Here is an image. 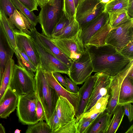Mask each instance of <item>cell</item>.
Wrapping results in <instances>:
<instances>
[{"label":"cell","mask_w":133,"mask_h":133,"mask_svg":"<svg viewBox=\"0 0 133 133\" xmlns=\"http://www.w3.org/2000/svg\"><path fill=\"white\" fill-rule=\"evenodd\" d=\"M86 47L92 56L93 72L102 73L113 76L132 61L108 44L99 46L88 45Z\"/></svg>","instance_id":"6da1fadb"},{"label":"cell","mask_w":133,"mask_h":133,"mask_svg":"<svg viewBox=\"0 0 133 133\" xmlns=\"http://www.w3.org/2000/svg\"><path fill=\"white\" fill-rule=\"evenodd\" d=\"M34 77L36 84L35 92L42 105L46 117L45 121L48 124L55 109L59 97L55 89L48 84L44 71L40 65L37 67Z\"/></svg>","instance_id":"7a4b0ae2"},{"label":"cell","mask_w":133,"mask_h":133,"mask_svg":"<svg viewBox=\"0 0 133 133\" xmlns=\"http://www.w3.org/2000/svg\"><path fill=\"white\" fill-rule=\"evenodd\" d=\"M35 27L32 28L28 34L38 54L40 66L44 71L59 72L69 75V67L56 58L42 45L37 36Z\"/></svg>","instance_id":"3957f363"},{"label":"cell","mask_w":133,"mask_h":133,"mask_svg":"<svg viewBox=\"0 0 133 133\" xmlns=\"http://www.w3.org/2000/svg\"><path fill=\"white\" fill-rule=\"evenodd\" d=\"M63 0H55L52 5L47 3L41 8L38 17L42 33L50 38L56 24L63 13Z\"/></svg>","instance_id":"277c9868"},{"label":"cell","mask_w":133,"mask_h":133,"mask_svg":"<svg viewBox=\"0 0 133 133\" xmlns=\"http://www.w3.org/2000/svg\"><path fill=\"white\" fill-rule=\"evenodd\" d=\"M9 88L19 97L35 92V77L24 69L15 64Z\"/></svg>","instance_id":"5b68a950"},{"label":"cell","mask_w":133,"mask_h":133,"mask_svg":"<svg viewBox=\"0 0 133 133\" xmlns=\"http://www.w3.org/2000/svg\"><path fill=\"white\" fill-rule=\"evenodd\" d=\"M81 29L70 38H49L62 52L72 61L78 60L85 52L86 47L81 37Z\"/></svg>","instance_id":"8992f818"},{"label":"cell","mask_w":133,"mask_h":133,"mask_svg":"<svg viewBox=\"0 0 133 133\" xmlns=\"http://www.w3.org/2000/svg\"><path fill=\"white\" fill-rule=\"evenodd\" d=\"M93 70L92 56L86 47L85 52L78 60L72 61L68 76L77 85L82 84Z\"/></svg>","instance_id":"52a82bcc"},{"label":"cell","mask_w":133,"mask_h":133,"mask_svg":"<svg viewBox=\"0 0 133 133\" xmlns=\"http://www.w3.org/2000/svg\"><path fill=\"white\" fill-rule=\"evenodd\" d=\"M37 97L35 92L18 97L16 108L19 121L25 125L34 124L39 121L36 116Z\"/></svg>","instance_id":"ba28073f"},{"label":"cell","mask_w":133,"mask_h":133,"mask_svg":"<svg viewBox=\"0 0 133 133\" xmlns=\"http://www.w3.org/2000/svg\"><path fill=\"white\" fill-rule=\"evenodd\" d=\"M104 5L101 0H82L76 9L75 15L80 28L102 13Z\"/></svg>","instance_id":"9c48e42d"},{"label":"cell","mask_w":133,"mask_h":133,"mask_svg":"<svg viewBox=\"0 0 133 133\" xmlns=\"http://www.w3.org/2000/svg\"><path fill=\"white\" fill-rule=\"evenodd\" d=\"M133 41V18L119 26L111 29L106 38L105 43L119 51Z\"/></svg>","instance_id":"30bf717a"},{"label":"cell","mask_w":133,"mask_h":133,"mask_svg":"<svg viewBox=\"0 0 133 133\" xmlns=\"http://www.w3.org/2000/svg\"><path fill=\"white\" fill-rule=\"evenodd\" d=\"M133 60L117 74L111 76L110 87V97L106 110L110 115H112L117 105L120 90L124 78L130 69L133 68Z\"/></svg>","instance_id":"8fae6325"},{"label":"cell","mask_w":133,"mask_h":133,"mask_svg":"<svg viewBox=\"0 0 133 133\" xmlns=\"http://www.w3.org/2000/svg\"><path fill=\"white\" fill-rule=\"evenodd\" d=\"M111 77L102 73H97L90 96L83 113L88 112L101 97L109 94Z\"/></svg>","instance_id":"7c38bea8"},{"label":"cell","mask_w":133,"mask_h":133,"mask_svg":"<svg viewBox=\"0 0 133 133\" xmlns=\"http://www.w3.org/2000/svg\"><path fill=\"white\" fill-rule=\"evenodd\" d=\"M15 33L17 48L25 53L37 68L40 65V61L31 37L29 34L15 29Z\"/></svg>","instance_id":"4fadbf2b"},{"label":"cell","mask_w":133,"mask_h":133,"mask_svg":"<svg viewBox=\"0 0 133 133\" xmlns=\"http://www.w3.org/2000/svg\"><path fill=\"white\" fill-rule=\"evenodd\" d=\"M44 73L48 84L55 89L58 97L61 96L66 98L73 105L75 115L78 108L79 99L78 92L76 93L71 92L64 88L56 79L52 72L44 71Z\"/></svg>","instance_id":"5bb4252c"},{"label":"cell","mask_w":133,"mask_h":133,"mask_svg":"<svg viewBox=\"0 0 133 133\" xmlns=\"http://www.w3.org/2000/svg\"><path fill=\"white\" fill-rule=\"evenodd\" d=\"M108 18V14L103 12L81 29V37L85 46L92 36L106 23Z\"/></svg>","instance_id":"9a60e30c"},{"label":"cell","mask_w":133,"mask_h":133,"mask_svg":"<svg viewBox=\"0 0 133 133\" xmlns=\"http://www.w3.org/2000/svg\"><path fill=\"white\" fill-rule=\"evenodd\" d=\"M55 109L60 120L61 127L71 121L75 117L74 106L66 98L63 97H59Z\"/></svg>","instance_id":"2e32d148"},{"label":"cell","mask_w":133,"mask_h":133,"mask_svg":"<svg viewBox=\"0 0 133 133\" xmlns=\"http://www.w3.org/2000/svg\"><path fill=\"white\" fill-rule=\"evenodd\" d=\"M97 75V73L96 72L94 75L90 76L85 81L83 85L79 89L78 109L75 115L76 119L84 112L90 96Z\"/></svg>","instance_id":"e0dca14e"},{"label":"cell","mask_w":133,"mask_h":133,"mask_svg":"<svg viewBox=\"0 0 133 133\" xmlns=\"http://www.w3.org/2000/svg\"><path fill=\"white\" fill-rule=\"evenodd\" d=\"M18 96L9 88L0 103V117L6 118L16 108Z\"/></svg>","instance_id":"ac0fdd59"},{"label":"cell","mask_w":133,"mask_h":133,"mask_svg":"<svg viewBox=\"0 0 133 133\" xmlns=\"http://www.w3.org/2000/svg\"><path fill=\"white\" fill-rule=\"evenodd\" d=\"M133 68L129 71L122 83L118 104L123 105L133 102Z\"/></svg>","instance_id":"d6986e66"},{"label":"cell","mask_w":133,"mask_h":133,"mask_svg":"<svg viewBox=\"0 0 133 133\" xmlns=\"http://www.w3.org/2000/svg\"><path fill=\"white\" fill-rule=\"evenodd\" d=\"M37 34L41 43L46 50L69 67L70 66L72 61L51 41L49 37L37 31Z\"/></svg>","instance_id":"ffe728a7"},{"label":"cell","mask_w":133,"mask_h":133,"mask_svg":"<svg viewBox=\"0 0 133 133\" xmlns=\"http://www.w3.org/2000/svg\"><path fill=\"white\" fill-rule=\"evenodd\" d=\"M112 115L105 110L93 120L84 133H106Z\"/></svg>","instance_id":"44dd1931"},{"label":"cell","mask_w":133,"mask_h":133,"mask_svg":"<svg viewBox=\"0 0 133 133\" xmlns=\"http://www.w3.org/2000/svg\"><path fill=\"white\" fill-rule=\"evenodd\" d=\"M14 53V50L5 33L0 21V62L4 70L10 58H12Z\"/></svg>","instance_id":"7402d4cb"},{"label":"cell","mask_w":133,"mask_h":133,"mask_svg":"<svg viewBox=\"0 0 133 133\" xmlns=\"http://www.w3.org/2000/svg\"><path fill=\"white\" fill-rule=\"evenodd\" d=\"M12 23L20 31L29 34L33 26L29 21L19 11L15 10L9 18Z\"/></svg>","instance_id":"603a6c76"},{"label":"cell","mask_w":133,"mask_h":133,"mask_svg":"<svg viewBox=\"0 0 133 133\" xmlns=\"http://www.w3.org/2000/svg\"><path fill=\"white\" fill-rule=\"evenodd\" d=\"M0 21L5 33L14 50L17 48L15 33V26L3 10L0 11Z\"/></svg>","instance_id":"cb8c5ba5"},{"label":"cell","mask_w":133,"mask_h":133,"mask_svg":"<svg viewBox=\"0 0 133 133\" xmlns=\"http://www.w3.org/2000/svg\"><path fill=\"white\" fill-rule=\"evenodd\" d=\"M111 29L108 20L105 24L92 36L86 46H99L106 44V38Z\"/></svg>","instance_id":"d4e9b609"},{"label":"cell","mask_w":133,"mask_h":133,"mask_svg":"<svg viewBox=\"0 0 133 133\" xmlns=\"http://www.w3.org/2000/svg\"><path fill=\"white\" fill-rule=\"evenodd\" d=\"M15 64L12 58H10L4 69L1 84L0 87V103L7 89L9 88Z\"/></svg>","instance_id":"484cf974"},{"label":"cell","mask_w":133,"mask_h":133,"mask_svg":"<svg viewBox=\"0 0 133 133\" xmlns=\"http://www.w3.org/2000/svg\"><path fill=\"white\" fill-rule=\"evenodd\" d=\"M108 14V23L111 29L127 23L131 18L125 10H120Z\"/></svg>","instance_id":"4316f807"},{"label":"cell","mask_w":133,"mask_h":133,"mask_svg":"<svg viewBox=\"0 0 133 133\" xmlns=\"http://www.w3.org/2000/svg\"><path fill=\"white\" fill-rule=\"evenodd\" d=\"M106 133H115L118 129L124 115L123 105L118 104L115 107Z\"/></svg>","instance_id":"83f0119b"},{"label":"cell","mask_w":133,"mask_h":133,"mask_svg":"<svg viewBox=\"0 0 133 133\" xmlns=\"http://www.w3.org/2000/svg\"><path fill=\"white\" fill-rule=\"evenodd\" d=\"M17 59L18 65L25 69L33 77H34L37 69L26 54L17 48L14 50Z\"/></svg>","instance_id":"f1b7e54d"},{"label":"cell","mask_w":133,"mask_h":133,"mask_svg":"<svg viewBox=\"0 0 133 133\" xmlns=\"http://www.w3.org/2000/svg\"><path fill=\"white\" fill-rule=\"evenodd\" d=\"M110 95L102 97L99 99L88 112L83 113L79 117H88L91 116L97 117L106 109Z\"/></svg>","instance_id":"f546056e"},{"label":"cell","mask_w":133,"mask_h":133,"mask_svg":"<svg viewBox=\"0 0 133 133\" xmlns=\"http://www.w3.org/2000/svg\"><path fill=\"white\" fill-rule=\"evenodd\" d=\"M80 29L79 24L74 16L72 18L68 25L52 38H71L74 36Z\"/></svg>","instance_id":"4dcf8cb0"},{"label":"cell","mask_w":133,"mask_h":133,"mask_svg":"<svg viewBox=\"0 0 133 133\" xmlns=\"http://www.w3.org/2000/svg\"><path fill=\"white\" fill-rule=\"evenodd\" d=\"M129 0H111L104 5L103 12L108 14L120 10L127 11Z\"/></svg>","instance_id":"1f68e13d"},{"label":"cell","mask_w":133,"mask_h":133,"mask_svg":"<svg viewBox=\"0 0 133 133\" xmlns=\"http://www.w3.org/2000/svg\"><path fill=\"white\" fill-rule=\"evenodd\" d=\"M17 9L21 11L33 26L35 27L38 22V17L33 11L29 10L18 0H11Z\"/></svg>","instance_id":"d6a6232c"},{"label":"cell","mask_w":133,"mask_h":133,"mask_svg":"<svg viewBox=\"0 0 133 133\" xmlns=\"http://www.w3.org/2000/svg\"><path fill=\"white\" fill-rule=\"evenodd\" d=\"M52 130L47 123L40 121L32 125H28L26 133H52Z\"/></svg>","instance_id":"836d02e7"},{"label":"cell","mask_w":133,"mask_h":133,"mask_svg":"<svg viewBox=\"0 0 133 133\" xmlns=\"http://www.w3.org/2000/svg\"><path fill=\"white\" fill-rule=\"evenodd\" d=\"M16 9L11 0H0V11L3 10L7 17H9Z\"/></svg>","instance_id":"e575fe53"},{"label":"cell","mask_w":133,"mask_h":133,"mask_svg":"<svg viewBox=\"0 0 133 133\" xmlns=\"http://www.w3.org/2000/svg\"><path fill=\"white\" fill-rule=\"evenodd\" d=\"M94 119L89 117H81L76 120L77 133H84Z\"/></svg>","instance_id":"d590c367"},{"label":"cell","mask_w":133,"mask_h":133,"mask_svg":"<svg viewBox=\"0 0 133 133\" xmlns=\"http://www.w3.org/2000/svg\"><path fill=\"white\" fill-rule=\"evenodd\" d=\"M76 122V119L75 117L71 121L52 133H77Z\"/></svg>","instance_id":"8d00e7d4"},{"label":"cell","mask_w":133,"mask_h":133,"mask_svg":"<svg viewBox=\"0 0 133 133\" xmlns=\"http://www.w3.org/2000/svg\"><path fill=\"white\" fill-rule=\"evenodd\" d=\"M72 17L70 19H68L64 12L62 16L55 26L52 32L51 37L49 38L54 37L56 34L61 31L68 25Z\"/></svg>","instance_id":"74e56055"},{"label":"cell","mask_w":133,"mask_h":133,"mask_svg":"<svg viewBox=\"0 0 133 133\" xmlns=\"http://www.w3.org/2000/svg\"><path fill=\"white\" fill-rule=\"evenodd\" d=\"M63 10L67 18L70 19L75 15V8L74 0H63Z\"/></svg>","instance_id":"f35d334b"},{"label":"cell","mask_w":133,"mask_h":133,"mask_svg":"<svg viewBox=\"0 0 133 133\" xmlns=\"http://www.w3.org/2000/svg\"><path fill=\"white\" fill-rule=\"evenodd\" d=\"M48 124L52 130V132L61 127L60 120L57 115L56 109L50 118Z\"/></svg>","instance_id":"ab89813d"},{"label":"cell","mask_w":133,"mask_h":133,"mask_svg":"<svg viewBox=\"0 0 133 133\" xmlns=\"http://www.w3.org/2000/svg\"><path fill=\"white\" fill-rule=\"evenodd\" d=\"M123 56L133 60V41L130 42L119 51Z\"/></svg>","instance_id":"60d3db41"},{"label":"cell","mask_w":133,"mask_h":133,"mask_svg":"<svg viewBox=\"0 0 133 133\" xmlns=\"http://www.w3.org/2000/svg\"><path fill=\"white\" fill-rule=\"evenodd\" d=\"M36 114L37 118L38 121H46V117L43 107L41 103L37 97Z\"/></svg>","instance_id":"b9f144b4"},{"label":"cell","mask_w":133,"mask_h":133,"mask_svg":"<svg viewBox=\"0 0 133 133\" xmlns=\"http://www.w3.org/2000/svg\"><path fill=\"white\" fill-rule=\"evenodd\" d=\"M23 5L31 11L36 10L38 5L36 0H18Z\"/></svg>","instance_id":"7bdbcfd3"},{"label":"cell","mask_w":133,"mask_h":133,"mask_svg":"<svg viewBox=\"0 0 133 133\" xmlns=\"http://www.w3.org/2000/svg\"><path fill=\"white\" fill-rule=\"evenodd\" d=\"M65 78L68 87L67 90L69 92L74 93L78 92L79 88L77 85L66 76H65Z\"/></svg>","instance_id":"ee69618b"},{"label":"cell","mask_w":133,"mask_h":133,"mask_svg":"<svg viewBox=\"0 0 133 133\" xmlns=\"http://www.w3.org/2000/svg\"><path fill=\"white\" fill-rule=\"evenodd\" d=\"M124 108V115L128 117L129 121L131 122L133 119V105L129 103L123 105Z\"/></svg>","instance_id":"f6af8a7d"},{"label":"cell","mask_w":133,"mask_h":133,"mask_svg":"<svg viewBox=\"0 0 133 133\" xmlns=\"http://www.w3.org/2000/svg\"><path fill=\"white\" fill-rule=\"evenodd\" d=\"M53 75L57 81L62 86L65 87L67 90L68 87L66 80L64 78L59 72H55L52 73Z\"/></svg>","instance_id":"bcb514c9"},{"label":"cell","mask_w":133,"mask_h":133,"mask_svg":"<svg viewBox=\"0 0 133 133\" xmlns=\"http://www.w3.org/2000/svg\"><path fill=\"white\" fill-rule=\"evenodd\" d=\"M127 13L130 17L133 18V0H129Z\"/></svg>","instance_id":"7dc6e473"},{"label":"cell","mask_w":133,"mask_h":133,"mask_svg":"<svg viewBox=\"0 0 133 133\" xmlns=\"http://www.w3.org/2000/svg\"><path fill=\"white\" fill-rule=\"evenodd\" d=\"M37 3L41 8L46 3L48 0H36Z\"/></svg>","instance_id":"c3c4849f"},{"label":"cell","mask_w":133,"mask_h":133,"mask_svg":"<svg viewBox=\"0 0 133 133\" xmlns=\"http://www.w3.org/2000/svg\"><path fill=\"white\" fill-rule=\"evenodd\" d=\"M4 70L0 62V87L1 84Z\"/></svg>","instance_id":"681fc988"},{"label":"cell","mask_w":133,"mask_h":133,"mask_svg":"<svg viewBox=\"0 0 133 133\" xmlns=\"http://www.w3.org/2000/svg\"><path fill=\"white\" fill-rule=\"evenodd\" d=\"M133 125L131 126L125 132V133H133Z\"/></svg>","instance_id":"f907efd6"},{"label":"cell","mask_w":133,"mask_h":133,"mask_svg":"<svg viewBox=\"0 0 133 133\" xmlns=\"http://www.w3.org/2000/svg\"><path fill=\"white\" fill-rule=\"evenodd\" d=\"M82 0H74V6L76 9L78 5Z\"/></svg>","instance_id":"816d5d0a"},{"label":"cell","mask_w":133,"mask_h":133,"mask_svg":"<svg viewBox=\"0 0 133 133\" xmlns=\"http://www.w3.org/2000/svg\"><path fill=\"white\" fill-rule=\"evenodd\" d=\"M5 130L4 127L0 123V133H5Z\"/></svg>","instance_id":"f5cc1de1"},{"label":"cell","mask_w":133,"mask_h":133,"mask_svg":"<svg viewBox=\"0 0 133 133\" xmlns=\"http://www.w3.org/2000/svg\"><path fill=\"white\" fill-rule=\"evenodd\" d=\"M55 0H48V2L47 3L49 5H52L54 2Z\"/></svg>","instance_id":"db71d44e"},{"label":"cell","mask_w":133,"mask_h":133,"mask_svg":"<svg viewBox=\"0 0 133 133\" xmlns=\"http://www.w3.org/2000/svg\"><path fill=\"white\" fill-rule=\"evenodd\" d=\"M111 0H101L102 3L104 5L107 3L108 2Z\"/></svg>","instance_id":"11a10c76"},{"label":"cell","mask_w":133,"mask_h":133,"mask_svg":"<svg viewBox=\"0 0 133 133\" xmlns=\"http://www.w3.org/2000/svg\"></svg>","instance_id":"9f6ffc18"}]
</instances>
